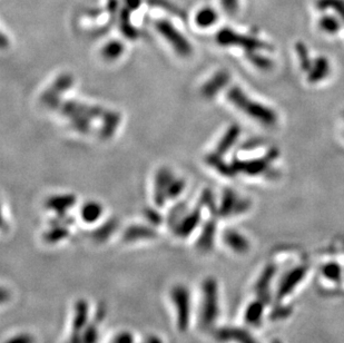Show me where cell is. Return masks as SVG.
Listing matches in <instances>:
<instances>
[{
    "mask_svg": "<svg viewBox=\"0 0 344 343\" xmlns=\"http://www.w3.org/2000/svg\"><path fill=\"white\" fill-rule=\"evenodd\" d=\"M102 215V207L95 201H90L85 203L82 208V211H80V216H82V220L87 223V224H95L96 222H98L100 220V217Z\"/></svg>",
    "mask_w": 344,
    "mask_h": 343,
    "instance_id": "d6986e66",
    "label": "cell"
},
{
    "mask_svg": "<svg viewBox=\"0 0 344 343\" xmlns=\"http://www.w3.org/2000/svg\"><path fill=\"white\" fill-rule=\"evenodd\" d=\"M155 29L167 42L170 47L182 57H188L193 53L192 44L185 36L166 19H159L155 22Z\"/></svg>",
    "mask_w": 344,
    "mask_h": 343,
    "instance_id": "277c9868",
    "label": "cell"
},
{
    "mask_svg": "<svg viewBox=\"0 0 344 343\" xmlns=\"http://www.w3.org/2000/svg\"><path fill=\"white\" fill-rule=\"evenodd\" d=\"M216 235V221L210 220L204 224L196 241V249L202 253H209L214 248Z\"/></svg>",
    "mask_w": 344,
    "mask_h": 343,
    "instance_id": "4fadbf2b",
    "label": "cell"
},
{
    "mask_svg": "<svg viewBox=\"0 0 344 343\" xmlns=\"http://www.w3.org/2000/svg\"><path fill=\"white\" fill-rule=\"evenodd\" d=\"M146 216H147V219L150 220V222L152 223V224H157V223L162 222V219H160V216L157 213H155L154 211H148V212L146 213Z\"/></svg>",
    "mask_w": 344,
    "mask_h": 343,
    "instance_id": "ab89813d",
    "label": "cell"
},
{
    "mask_svg": "<svg viewBox=\"0 0 344 343\" xmlns=\"http://www.w3.org/2000/svg\"><path fill=\"white\" fill-rule=\"evenodd\" d=\"M319 27L321 30H323L326 33H336L341 29V22L340 19L335 18L334 16L326 15L319 20Z\"/></svg>",
    "mask_w": 344,
    "mask_h": 343,
    "instance_id": "83f0119b",
    "label": "cell"
},
{
    "mask_svg": "<svg viewBox=\"0 0 344 343\" xmlns=\"http://www.w3.org/2000/svg\"><path fill=\"white\" fill-rule=\"evenodd\" d=\"M186 186V183L184 180L181 179H173L170 182L167 191V198H176L180 196L181 194L184 192Z\"/></svg>",
    "mask_w": 344,
    "mask_h": 343,
    "instance_id": "d6a6232c",
    "label": "cell"
},
{
    "mask_svg": "<svg viewBox=\"0 0 344 343\" xmlns=\"http://www.w3.org/2000/svg\"><path fill=\"white\" fill-rule=\"evenodd\" d=\"M246 55L252 64L262 71H268L273 67V61L268 57L256 54V51H246Z\"/></svg>",
    "mask_w": 344,
    "mask_h": 343,
    "instance_id": "f1b7e54d",
    "label": "cell"
},
{
    "mask_svg": "<svg viewBox=\"0 0 344 343\" xmlns=\"http://www.w3.org/2000/svg\"><path fill=\"white\" fill-rule=\"evenodd\" d=\"M319 7L321 9L333 8L335 9L336 13L344 19V2L343 0H322V2H320Z\"/></svg>",
    "mask_w": 344,
    "mask_h": 343,
    "instance_id": "e575fe53",
    "label": "cell"
},
{
    "mask_svg": "<svg viewBox=\"0 0 344 343\" xmlns=\"http://www.w3.org/2000/svg\"><path fill=\"white\" fill-rule=\"evenodd\" d=\"M227 98L239 111L265 126H274L278 123V115L273 110L249 98L248 95L236 86L228 90Z\"/></svg>",
    "mask_w": 344,
    "mask_h": 343,
    "instance_id": "7a4b0ae2",
    "label": "cell"
},
{
    "mask_svg": "<svg viewBox=\"0 0 344 343\" xmlns=\"http://www.w3.org/2000/svg\"><path fill=\"white\" fill-rule=\"evenodd\" d=\"M220 317V288L213 277L205 278L200 284L198 324L200 329L211 330Z\"/></svg>",
    "mask_w": 344,
    "mask_h": 343,
    "instance_id": "6da1fadb",
    "label": "cell"
},
{
    "mask_svg": "<svg viewBox=\"0 0 344 343\" xmlns=\"http://www.w3.org/2000/svg\"><path fill=\"white\" fill-rule=\"evenodd\" d=\"M97 323L91 321L86 329L80 333L83 343H98L99 339V330L97 328Z\"/></svg>",
    "mask_w": 344,
    "mask_h": 343,
    "instance_id": "f546056e",
    "label": "cell"
},
{
    "mask_svg": "<svg viewBox=\"0 0 344 343\" xmlns=\"http://www.w3.org/2000/svg\"><path fill=\"white\" fill-rule=\"evenodd\" d=\"M278 155L279 153L277 150H271L266 156L262 158L252 159V161H235L232 167L235 172H240L248 175H259L268 169L269 163L277 158Z\"/></svg>",
    "mask_w": 344,
    "mask_h": 343,
    "instance_id": "8992f818",
    "label": "cell"
},
{
    "mask_svg": "<svg viewBox=\"0 0 344 343\" xmlns=\"http://www.w3.org/2000/svg\"><path fill=\"white\" fill-rule=\"evenodd\" d=\"M125 46L119 41H111L105 44L101 49V56L106 60H116L124 54Z\"/></svg>",
    "mask_w": 344,
    "mask_h": 343,
    "instance_id": "d4e9b609",
    "label": "cell"
},
{
    "mask_svg": "<svg viewBox=\"0 0 344 343\" xmlns=\"http://www.w3.org/2000/svg\"><path fill=\"white\" fill-rule=\"evenodd\" d=\"M222 8L228 15L236 14L238 9V0H220Z\"/></svg>",
    "mask_w": 344,
    "mask_h": 343,
    "instance_id": "74e56055",
    "label": "cell"
},
{
    "mask_svg": "<svg viewBox=\"0 0 344 343\" xmlns=\"http://www.w3.org/2000/svg\"><path fill=\"white\" fill-rule=\"evenodd\" d=\"M200 221H202V215H200V211L196 209L183 216L180 222L173 227V230L177 236L185 238L196 230L200 224Z\"/></svg>",
    "mask_w": 344,
    "mask_h": 343,
    "instance_id": "9c48e42d",
    "label": "cell"
},
{
    "mask_svg": "<svg viewBox=\"0 0 344 343\" xmlns=\"http://www.w3.org/2000/svg\"><path fill=\"white\" fill-rule=\"evenodd\" d=\"M70 236V231L62 224H55L44 233V241L48 244H57Z\"/></svg>",
    "mask_w": 344,
    "mask_h": 343,
    "instance_id": "cb8c5ba5",
    "label": "cell"
},
{
    "mask_svg": "<svg viewBox=\"0 0 344 343\" xmlns=\"http://www.w3.org/2000/svg\"><path fill=\"white\" fill-rule=\"evenodd\" d=\"M208 163L211 164L213 167L219 169V172H221V173L224 175H232L235 172L233 167L229 168L225 163H223L221 161V155H219L217 153L212 154V155L208 157Z\"/></svg>",
    "mask_w": 344,
    "mask_h": 343,
    "instance_id": "1f68e13d",
    "label": "cell"
},
{
    "mask_svg": "<svg viewBox=\"0 0 344 343\" xmlns=\"http://www.w3.org/2000/svg\"><path fill=\"white\" fill-rule=\"evenodd\" d=\"M169 300L174 310L176 328L181 333L188 331L193 318V300L191 290L185 284H175L169 290Z\"/></svg>",
    "mask_w": 344,
    "mask_h": 343,
    "instance_id": "3957f363",
    "label": "cell"
},
{
    "mask_svg": "<svg viewBox=\"0 0 344 343\" xmlns=\"http://www.w3.org/2000/svg\"><path fill=\"white\" fill-rule=\"evenodd\" d=\"M91 322L90 307L85 299H79L74 305L71 333L80 334Z\"/></svg>",
    "mask_w": 344,
    "mask_h": 343,
    "instance_id": "ba28073f",
    "label": "cell"
},
{
    "mask_svg": "<svg viewBox=\"0 0 344 343\" xmlns=\"http://www.w3.org/2000/svg\"><path fill=\"white\" fill-rule=\"evenodd\" d=\"M173 179H174L173 175H171V173L167 168H160L158 170V173L156 175V181H155L154 198L155 203H156L159 208L163 207L166 199H167L168 186Z\"/></svg>",
    "mask_w": 344,
    "mask_h": 343,
    "instance_id": "7c38bea8",
    "label": "cell"
},
{
    "mask_svg": "<svg viewBox=\"0 0 344 343\" xmlns=\"http://www.w3.org/2000/svg\"><path fill=\"white\" fill-rule=\"evenodd\" d=\"M216 41L222 46H237L246 49V51H256L260 49H271L269 45H266L259 39L248 37L235 32L234 30L224 29L220 30L216 35Z\"/></svg>",
    "mask_w": 344,
    "mask_h": 343,
    "instance_id": "5b68a950",
    "label": "cell"
},
{
    "mask_svg": "<svg viewBox=\"0 0 344 343\" xmlns=\"http://www.w3.org/2000/svg\"><path fill=\"white\" fill-rule=\"evenodd\" d=\"M120 29L129 39H136L139 37V31L130 22V10L127 8H124L120 14Z\"/></svg>",
    "mask_w": 344,
    "mask_h": 343,
    "instance_id": "4316f807",
    "label": "cell"
},
{
    "mask_svg": "<svg viewBox=\"0 0 344 343\" xmlns=\"http://www.w3.org/2000/svg\"><path fill=\"white\" fill-rule=\"evenodd\" d=\"M307 268L305 266H299L295 267L293 270L290 271L286 276L283 278L282 282L280 284L279 292H278V299L282 300L285 296H288L292 291L295 289V287L299 284L303 278H304Z\"/></svg>",
    "mask_w": 344,
    "mask_h": 343,
    "instance_id": "8fae6325",
    "label": "cell"
},
{
    "mask_svg": "<svg viewBox=\"0 0 344 343\" xmlns=\"http://www.w3.org/2000/svg\"><path fill=\"white\" fill-rule=\"evenodd\" d=\"M323 274L328 279L337 281L341 277V266L336 264V263H329V264L324 265Z\"/></svg>",
    "mask_w": 344,
    "mask_h": 343,
    "instance_id": "d590c367",
    "label": "cell"
},
{
    "mask_svg": "<svg viewBox=\"0 0 344 343\" xmlns=\"http://www.w3.org/2000/svg\"><path fill=\"white\" fill-rule=\"evenodd\" d=\"M223 241L229 250L236 254L248 253L251 248L249 239L235 230H226L223 234Z\"/></svg>",
    "mask_w": 344,
    "mask_h": 343,
    "instance_id": "5bb4252c",
    "label": "cell"
},
{
    "mask_svg": "<svg viewBox=\"0 0 344 343\" xmlns=\"http://www.w3.org/2000/svg\"><path fill=\"white\" fill-rule=\"evenodd\" d=\"M76 198L73 195H64V196H55L51 197L47 201V208L56 211L58 215L64 214L68 209L73 208V205L75 204Z\"/></svg>",
    "mask_w": 344,
    "mask_h": 343,
    "instance_id": "7402d4cb",
    "label": "cell"
},
{
    "mask_svg": "<svg viewBox=\"0 0 344 343\" xmlns=\"http://www.w3.org/2000/svg\"><path fill=\"white\" fill-rule=\"evenodd\" d=\"M250 209V202L248 199L238 198L236 193L231 190H225L223 193V198L219 209V214L223 217L231 216L234 214H240Z\"/></svg>",
    "mask_w": 344,
    "mask_h": 343,
    "instance_id": "52a82bcc",
    "label": "cell"
},
{
    "mask_svg": "<svg viewBox=\"0 0 344 343\" xmlns=\"http://www.w3.org/2000/svg\"><path fill=\"white\" fill-rule=\"evenodd\" d=\"M157 236L156 231L153 227L146 225H131L123 233V241L126 243H134L142 239H152Z\"/></svg>",
    "mask_w": 344,
    "mask_h": 343,
    "instance_id": "9a60e30c",
    "label": "cell"
},
{
    "mask_svg": "<svg viewBox=\"0 0 344 343\" xmlns=\"http://www.w3.org/2000/svg\"><path fill=\"white\" fill-rule=\"evenodd\" d=\"M330 71L331 67L329 60L325 57H318L317 59L313 60L311 70L307 72V81L311 84H317L328 77Z\"/></svg>",
    "mask_w": 344,
    "mask_h": 343,
    "instance_id": "e0dca14e",
    "label": "cell"
},
{
    "mask_svg": "<svg viewBox=\"0 0 344 343\" xmlns=\"http://www.w3.org/2000/svg\"><path fill=\"white\" fill-rule=\"evenodd\" d=\"M116 228H117V222H115L113 220L108 221L107 223H105V224L97 227L96 230L93 232V234H91V236H93V238L97 243H101L110 238Z\"/></svg>",
    "mask_w": 344,
    "mask_h": 343,
    "instance_id": "484cf974",
    "label": "cell"
},
{
    "mask_svg": "<svg viewBox=\"0 0 344 343\" xmlns=\"http://www.w3.org/2000/svg\"><path fill=\"white\" fill-rule=\"evenodd\" d=\"M274 274H275V266L274 265L266 266L264 268V271L262 272L259 281H257L255 285L256 293L260 295L262 301H264V298L266 296V293L269 288V283H271Z\"/></svg>",
    "mask_w": 344,
    "mask_h": 343,
    "instance_id": "603a6c76",
    "label": "cell"
},
{
    "mask_svg": "<svg viewBox=\"0 0 344 343\" xmlns=\"http://www.w3.org/2000/svg\"><path fill=\"white\" fill-rule=\"evenodd\" d=\"M273 343H280V342H279V341H274Z\"/></svg>",
    "mask_w": 344,
    "mask_h": 343,
    "instance_id": "b9f144b4",
    "label": "cell"
},
{
    "mask_svg": "<svg viewBox=\"0 0 344 343\" xmlns=\"http://www.w3.org/2000/svg\"><path fill=\"white\" fill-rule=\"evenodd\" d=\"M295 49H296V53H297V57H299L301 68L303 71L308 72L309 70H311L313 61H311V59H309L308 51L305 47V45L302 44V43L296 44Z\"/></svg>",
    "mask_w": 344,
    "mask_h": 343,
    "instance_id": "4dcf8cb0",
    "label": "cell"
},
{
    "mask_svg": "<svg viewBox=\"0 0 344 343\" xmlns=\"http://www.w3.org/2000/svg\"><path fill=\"white\" fill-rule=\"evenodd\" d=\"M112 343H136L135 335L128 330L119 331L118 333L115 334Z\"/></svg>",
    "mask_w": 344,
    "mask_h": 343,
    "instance_id": "8d00e7d4",
    "label": "cell"
},
{
    "mask_svg": "<svg viewBox=\"0 0 344 343\" xmlns=\"http://www.w3.org/2000/svg\"><path fill=\"white\" fill-rule=\"evenodd\" d=\"M229 81V74L226 71H221L215 74V76L212 77L210 81L204 84L202 87V94L206 98H212L219 91L224 88Z\"/></svg>",
    "mask_w": 344,
    "mask_h": 343,
    "instance_id": "2e32d148",
    "label": "cell"
},
{
    "mask_svg": "<svg viewBox=\"0 0 344 343\" xmlns=\"http://www.w3.org/2000/svg\"><path fill=\"white\" fill-rule=\"evenodd\" d=\"M194 20L197 27L202 28V29H208V28L214 26L219 20V14L214 8L206 6V7L198 9Z\"/></svg>",
    "mask_w": 344,
    "mask_h": 343,
    "instance_id": "ac0fdd59",
    "label": "cell"
},
{
    "mask_svg": "<svg viewBox=\"0 0 344 343\" xmlns=\"http://www.w3.org/2000/svg\"><path fill=\"white\" fill-rule=\"evenodd\" d=\"M4 343H37V339L30 332H19L9 336Z\"/></svg>",
    "mask_w": 344,
    "mask_h": 343,
    "instance_id": "836d02e7",
    "label": "cell"
},
{
    "mask_svg": "<svg viewBox=\"0 0 344 343\" xmlns=\"http://www.w3.org/2000/svg\"><path fill=\"white\" fill-rule=\"evenodd\" d=\"M124 3H125V8L133 11L141 7L143 4V0H124Z\"/></svg>",
    "mask_w": 344,
    "mask_h": 343,
    "instance_id": "f35d334b",
    "label": "cell"
},
{
    "mask_svg": "<svg viewBox=\"0 0 344 343\" xmlns=\"http://www.w3.org/2000/svg\"><path fill=\"white\" fill-rule=\"evenodd\" d=\"M239 133H240V128L237 126V125H233V126L229 127L225 133V135L223 136L222 140L220 141L219 145H217L216 147L215 153H217L221 156L223 155V154H225L229 148L235 144V142L237 141Z\"/></svg>",
    "mask_w": 344,
    "mask_h": 343,
    "instance_id": "44dd1931",
    "label": "cell"
},
{
    "mask_svg": "<svg viewBox=\"0 0 344 343\" xmlns=\"http://www.w3.org/2000/svg\"><path fill=\"white\" fill-rule=\"evenodd\" d=\"M214 338L219 342L234 341L236 343H257L246 330L239 328H220L214 330Z\"/></svg>",
    "mask_w": 344,
    "mask_h": 343,
    "instance_id": "30bf717a",
    "label": "cell"
},
{
    "mask_svg": "<svg viewBox=\"0 0 344 343\" xmlns=\"http://www.w3.org/2000/svg\"><path fill=\"white\" fill-rule=\"evenodd\" d=\"M143 343H164V341L156 334H148Z\"/></svg>",
    "mask_w": 344,
    "mask_h": 343,
    "instance_id": "60d3db41",
    "label": "cell"
},
{
    "mask_svg": "<svg viewBox=\"0 0 344 343\" xmlns=\"http://www.w3.org/2000/svg\"><path fill=\"white\" fill-rule=\"evenodd\" d=\"M263 311H264V303L260 299L257 301L252 302L246 307L245 310V322L249 325H253V327H257L261 323V320L263 317Z\"/></svg>",
    "mask_w": 344,
    "mask_h": 343,
    "instance_id": "ffe728a7",
    "label": "cell"
}]
</instances>
